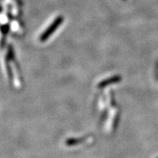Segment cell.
<instances>
[{
  "label": "cell",
  "mask_w": 158,
  "mask_h": 158,
  "mask_svg": "<svg viewBox=\"0 0 158 158\" xmlns=\"http://www.w3.org/2000/svg\"><path fill=\"white\" fill-rule=\"evenodd\" d=\"M64 21V18L62 16H58L55 20H54V22L50 25L46 30L42 34L41 36L40 37V40L42 42L45 41L47 39L49 38V37L54 33V32L57 30V29L62 24V23Z\"/></svg>",
  "instance_id": "6da1fadb"
},
{
  "label": "cell",
  "mask_w": 158,
  "mask_h": 158,
  "mask_svg": "<svg viewBox=\"0 0 158 158\" xmlns=\"http://www.w3.org/2000/svg\"><path fill=\"white\" fill-rule=\"evenodd\" d=\"M118 78H112V79H108V81H103V83H102L101 84H100V86H103V85H107L108 84H111V83H112V81H118Z\"/></svg>",
  "instance_id": "7a4b0ae2"
},
{
  "label": "cell",
  "mask_w": 158,
  "mask_h": 158,
  "mask_svg": "<svg viewBox=\"0 0 158 158\" xmlns=\"http://www.w3.org/2000/svg\"><path fill=\"white\" fill-rule=\"evenodd\" d=\"M2 31L3 34L8 33V32L9 31V25L5 24L2 26Z\"/></svg>",
  "instance_id": "3957f363"
}]
</instances>
